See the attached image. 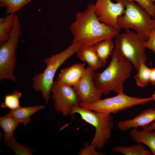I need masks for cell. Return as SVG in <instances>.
<instances>
[{
	"instance_id": "44dd1931",
	"label": "cell",
	"mask_w": 155,
	"mask_h": 155,
	"mask_svg": "<svg viewBox=\"0 0 155 155\" xmlns=\"http://www.w3.org/2000/svg\"><path fill=\"white\" fill-rule=\"evenodd\" d=\"M34 0H0V7L5 9L6 15L15 14L24 7Z\"/></svg>"
},
{
	"instance_id": "3957f363",
	"label": "cell",
	"mask_w": 155,
	"mask_h": 155,
	"mask_svg": "<svg viewBox=\"0 0 155 155\" xmlns=\"http://www.w3.org/2000/svg\"><path fill=\"white\" fill-rule=\"evenodd\" d=\"M78 42L72 43L64 51L43 59L46 67L42 73H39L32 78V87L35 92L40 91L46 104L50 100L51 89L53 83V78L59 68L66 60L76 53L81 46Z\"/></svg>"
},
{
	"instance_id": "7402d4cb",
	"label": "cell",
	"mask_w": 155,
	"mask_h": 155,
	"mask_svg": "<svg viewBox=\"0 0 155 155\" xmlns=\"http://www.w3.org/2000/svg\"><path fill=\"white\" fill-rule=\"evenodd\" d=\"M151 69L146 65L144 61H141L137 73L134 77L138 86L144 87L149 85Z\"/></svg>"
},
{
	"instance_id": "f1b7e54d",
	"label": "cell",
	"mask_w": 155,
	"mask_h": 155,
	"mask_svg": "<svg viewBox=\"0 0 155 155\" xmlns=\"http://www.w3.org/2000/svg\"><path fill=\"white\" fill-rule=\"evenodd\" d=\"M142 130L148 131L155 130V121L151 123L150 125L143 127Z\"/></svg>"
},
{
	"instance_id": "9a60e30c",
	"label": "cell",
	"mask_w": 155,
	"mask_h": 155,
	"mask_svg": "<svg viewBox=\"0 0 155 155\" xmlns=\"http://www.w3.org/2000/svg\"><path fill=\"white\" fill-rule=\"evenodd\" d=\"M132 139L137 144L143 143L150 149L152 155H155V132L142 130L133 128L130 132Z\"/></svg>"
},
{
	"instance_id": "7a4b0ae2",
	"label": "cell",
	"mask_w": 155,
	"mask_h": 155,
	"mask_svg": "<svg viewBox=\"0 0 155 155\" xmlns=\"http://www.w3.org/2000/svg\"><path fill=\"white\" fill-rule=\"evenodd\" d=\"M111 55L108 67L102 72L95 73L93 78L96 86L105 95L112 92H123L124 82L130 76L133 66L116 47Z\"/></svg>"
},
{
	"instance_id": "7c38bea8",
	"label": "cell",
	"mask_w": 155,
	"mask_h": 155,
	"mask_svg": "<svg viewBox=\"0 0 155 155\" xmlns=\"http://www.w3.org/2000/svg\"><path fill=\"white\" fill-rule=\"evenodd\" d=\"M155 121V109L150 108L145 110L133 119L119 121L117 126L122 131H127L132 128L143 127Z\"/></svg>"
},
{
	"instance_id": "5bb4252c",
	"label": "cell",
	"mask_w": 155,
	"mask_h": 155,
	"mask_svg": "<svg viewBox=\"0 0 155 155\" xmlns=\"http://www.w3.org/2000/svg\"><path fill=\"white\" fill-rule=\"evenodd\" d=\"M76 54L79 59L86 62L94 71L103 66L92 46L81 45Z\"/></svg>"
},
{
	"instance_id": "e0dca14e",
	"label": "cell",
	"mask_w": 155,
	"mask_h": 155,
	"mask_svg": "<svg viewBox=\"0 0 155 155\" xmlns=\"http://www.w3.org/2000/svg\"><path fill=\"white\" fill-rule=\"evenodd\" d=\"M92 46L103 66H104L114 48L113 42L112 39H104L97 42Z\"/></svg>"
},
{
	"instance_id": "2e32d148",
	"label": "cell",
	"mask_w": 155,
	"mask_h": 155,
	"mask_svg": "<svg viewBox=\"0 0 155 155\" xmlns=\"http://www.w3.org/2000/svg\"><path fill=\"white\" fill-rule=\"evenodd\" d=\"M44 108L45 106L42 105L28 107L20 106L16 109L11 110L9 113L19 123L26 126L31 121V116L32 115Z\"/></svg>"
},
{
	"instance_id": "8fae6325",
	"label": "cell",
	"mask_w": 155,
	"mask_h": 155,
	"mask_svg": "<svg viewBox=\"0 0 155 155\" xmlns=\"http://www.w3.org/2000/svg\"><path fill=\"white\" fill-rule=\"evenodd\" d=\"M116 0L117 3H115L111 0H97L94 4V12L100 22L120 29L117 20L124 14L125 6L123 0Z\"/></svg>"
},
{
	"instance_id": "f546056e",
	"label": "cell",
	"mask_w": 155,
	"mask_h": 155,
	"mask_svg": "<svg viewBox=\"0 0 155 155\" xmlns=\"http://www.w3.org/2000/svg\"><path fill=\"white\" fill-rule=\"evenodd\" d=\"M152 96L155 97V91H154V94L152 95Z\"/></svg>"
},
{
	"instance_id": "d6986e66",
	"label": "cell",
	"mask_w": 155,
	"mask_h": 155,
	"mask_svg": "<svg viewBox=\"0 0 155 155\" xmlns=\"http://www.w3.org/2000/svg\"><path fill=\"white\" fill-rule=\"evenodd\" d=\"M112 150L115 152L125 155H152L150 150H147L141 144L130 146H117L113 148Z\"/></svg>"
},
{
	"instance_id": "ba28073f",
	"label": "cell",
	"mask_w": 155,
	"mask_h": 155,
	"mask_svg": "<svg viewBox=\"0 0 155 155\" xmlns=\"http://www.w3.org/2000/svg\"><path fill=\"white\" fill-rule=\"evenodd\" d=\"M152 101L155 97L141 98L130 96L123 92L114 97L107 98L92 104L80 103V106L93 111L115 113L139 105H144Z\"/></svg>"
},
{
	"instance_id": "52a82bcc",
	"label": "cell",
	"mask_w": 155,
	"mask_h": 155,
	"mask_svg": "<svg viewBox=\"0 0 155 155\" xmlns=\"http://www.w3.org/2000/svg\"><path fill=\"white\" fill-rule=\"evenodd\" d=\"M115 38V47L132 63L137 71L141 61L145 63L147 61L145 45L146 39L129 30L119 34Z\"/></svg>"
},
{
	"instance_id": "ac0fdd59",
	"label": "cell",
	"mask_w": 155,
	"mask_h": 155,
	"mask_svg": "<svg viewBox=\"0 0 155 155\" xmlns=\"http://www.w3.org/2000/svg\"><path fill=\"white\" fill-rule=\"evenodd\" d=\"M16 15L11 13L0 18V44L9 38L15 23Z\"/></svg>"
},
{
	"instance_id": "9c48e42d",
	"label": "cell",
	"mask_w": 155,
	"mask_h": 155,
	"mask_svg": "<svg viewBox=\"0 0 155 155\" xmlns=\"http://www.w3.org/2000/svg\"><path fill=\"white\" fill-rule=\"evenodd\" d=\"M51 97L54 101V108L63 117L70 115L74 105H79L80 102L72 86L58 80L53 82L51 89Z\"/></svg>"
},
{
	"instance_id": "30bf717a",
	"label": "cell",
	"mask_w": 155,
	"mask_h": 155,
	"mask_svg": "<svg viewBox=\"0 0 155 155\" xmlns=\"http://www.w3.org/2000/svg\"><path fill=\"white\" fill-rule=\"evenodd\" d=\"M95 73L94 71L88 66L80 80L72 86L80 103L92 104L101 99L102 94L94 82Z\"/></svg>"
},
{
	"instance_id": "d4e9b609",
	"label": "cell",
	"mask_w": 155,
	"mask_h": 155,
	"mask_svg": "<svg viewBox=\"0 0 155 155\" xmlns=\"http://www.w3.org/2000/svg\"><path fill=\"white\" fill-rule=\"evenodd\" d=\"M125 0L137 2L143 8L153 19H155V5L151 0Z\"/></svg>"
},
{
	"instance_id": "4316f807",
	"label": "cell",
	"mask_w": 155,
	"mask_h": 155,
	"mask_svg": "<svg viewBox=\"0 0 155 155\" xmlns=\"http://www.w3.org/2000/svg\"><path fill=\"white\" fill-rule=\"evenodd\" d=\"M145 45L146 48L152 50L155 54V28L151 32Z\"/></svg>"
},
{
	"instance_id": "484cf974",
	"label": "cell",
	"mask_w": 155,
	"mask_h": 155,
	"mask_svg": "<svg viewBox=\"0 0 155 155\" xmlns=\"http://www.w3.org/2000/svg\"><path fill=\"white\" fill-rule=\"evenodd\" d=\"M86 142L85 147L82 148L78 154L79 155H105L106 154L96 151V148L94 144L88 146Z\"/></svg>"
},
{
	"instance_id": "8992f818",
	"label": "cell",
	"mask_w": 155,
	"mask_h": 155,
	"mask_svg": "<svg viewBox=\"0 0 155 155\" xmlns=\"http://www.w3.org/2000/svg\"><path fill=\"white\" fill-rule=\"evenodd\" d=\"M22 33L20 19L16 15L15 24L9 39L0 44V80L16 81L14 75L18 57L17 49Z\"/></svg>"
},
{
	"instance_id": "603a6c76",
	"label": "cell",
	"mask_w": 155,
	"mask_h": 155,
	"mask_svg": "<svg viewBox=\"0 0 155 155\" xmlns=\"http://www.w3.org/2000/svg\"><path fill=\"white\" fill-rule=\"evenodd\" d=\"M6 146L13 151L16 155H32L33 150L29 147H26L17 142L13 137L3 141Z\"/></svg>"
},
{
	"instance_id": "4fadbf2b",
	"label": "cell",
	"mask_w": 155,
	"mask_h": 155,
	"mask_svg": "<svg viewBox=\"0 0 155 155\" xmlns=\"http://www.w3.org/2000/svg\"><path fill=\"white\" fill-rule=\"evenodd\" d=\"M85 64L77 63L62 69L58 74L57 80L73 86L80 80L86 69Z\"/></svg>"
},
{
	"instance_id": "4dcf8cb0",
	"label": "cell",
	"mask_w": 155,
	"mask_h": 155,
	"mask_svg": "<svg viewBox=\"0 0 155 155\" xmlns=\"http://www.w3.org/2000/svg\"><path fill=\"white\" fill-rule=\"evenodd\" d=\"M152 2H155V0H151Z\"/></svg>"
},
{
	"instance_id": "277c9868",
	"label": "cell",
	"mask_w": 155,
	"mask_h": 155,
	"mask_svg": "<svg viewBox=\"0 0 155 155\" xmlns=\"http://www.w3.org/2000/svg\"><path fill=\"white\" fill-rule=\"evenodd\" d=\"M76 113L79 114L82 120L95 127V134L91 144H94L97 150H102L110 138L113 127L111 114L93 112L79 105L72 106L69 115L73 118Z\"/></svg>"
},
{
	"instance_id": "83f0119b",
	"label": "cell",
	"mask_w": 155,
	"mask_h": 155,
	"mask_svg": "<svg viewBox=\"0 0 155 155\" xmlns=\"http://www.w3.org/2000/svg\"><path fill=\"white\" fill-rule=\"evenodd\" d=\"M150 81L152 85H155V68L151 69Z\"/></svg>"
},
{
	"instance_id": "6da1fadb",
	"label": "cell",
	"mask_w": 155,
	"mask_h": 155,
	"mask_svg": "<svg viewBox=\"0 0 155 155\" xmlns=\"http://www.w3.org/2000/svg\"><path fill=\"white\" fill-rule=\"evenodd\" d=\"M94 5L90 4L84 11L76 13L75 21L70 26L72 43L90 46L104 39H112L120 34V29L99 21L94 12Z\"/></svg>"
},
{
	"instance_id": "1f68e13d",
	"label": "cell",
	"mask_w": 155,
	"mask_h": 155,
	"mask_svg": "<svg viewBox=\"0 0 155 155\" xmlns=\"http://www.w3.org/2000/svg\"></svg>"
},
{
	"instance_id": "cb8c5ba5",
	"label": "cell",
	"mask_w": 155,
	"mask_h": 155,
	"mask_svg": "<svg viewBox=\"0 0 155 155\" xmlns=\"http://www.w3.org/2000/svg\"><path fill=\"white\" fill-rule=\"evenodd\" d=\"M22 93L15 90L10 94L6 95L4 101L1 104L2 108H7L11 110L16 109L20 106V99L22 96Z\"/></svg>"
},
{
	"instance_id": "ffe728a7",
	"label": "cell",
	"mask_w": 155,
	"mask_h": 155,
	"mask_svg": "<svg viewBox=\"0 0 155 155\" xmlns=\"http://www.w3.org/2000/svg\"><path fill=\"white\" fill-rule=\"evenodd\" d=\"M19 125V123L9 113L0 118V126L3 129L4 140L13 137V133Z\"/></svg>"
},
{
	"instance_id": "5b68a950",
	"label": "cell",
	"mask_w": 155,
	"mask_h": 155,
	"mask_svg": "<svg viewBox=\"0 0 155 155\" xmlns=\"http://www.w3.org/2000/svg\"><path fill=\"white\" fill-rule=\"evenodd\" d=\"M123 0L125 10L123 15L117 18L119 28L124 29L125 31L132 28L148 40L151 32L155 28V19H152L151 16L139 4H135L134 1Z\"/></svg>"
}]
</instances>
